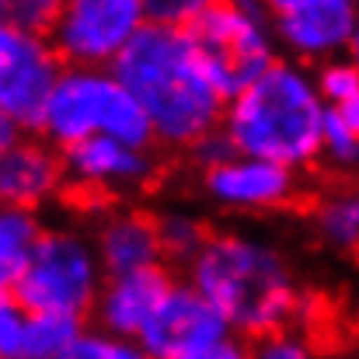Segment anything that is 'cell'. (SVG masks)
I'll return each instance as SVG.
<instances>
[{
	"instance_id": "cell-2",
	"label": "cell",
	"mask_w": 359,
	"mask_h": 359,
	"mask_svg": "<svg viewBox=\"0 0 359 359\" xmlns=\"http://www.w3.org/2000/svg\"><path fill=\"white\" fill-rule=\"evenodd\" d=\"M112 74L147 116L154 143L196 150L217 136L224 95L210 81L189 28L143 25L112 63Z\"/></svg>"
},
{
	"instance_id": "cell-4",
	"label": "cell",
	"mask_w": 359,
	"mask_h": 359,
	"mask_svg": "<svg viewBox=\"0 0 359 359\" xmlns=\"http://www.w3.org/2000/svg\"><path fill=\"white\" fill-rule=\"evenodd\" d=\"M35 136L56 150H67L91 136L154 150L150 122L112 70L63 67L35 122Z\"/></svg>"
},
{
	"instance_id": "cell-7",
	"label": "cell",
	"mask_w": 359,
	"mask_h": 359,
	"mask_svg": "<svg viewBox=\"0 0 359 359\" xmlns=\"http://www.w3.org/2000/svg\"><path fill=\"white\" fill-rule=\"evenodd\" d=\"M143 25V0H60L46 39L63 67L112 70Z\"/></svg>"
},
{
	"instance_id": "cell-10",
	"label": "cell",
	"mask_w": 359,
	"mask_h": 359,
	"mask_svg": "<svg viewBox=\"0 0 359 359\" xmlns=\"http://www.w3.org/2000/svg\"><path fill=\"white\" fill-rule=\"evenodd\" d=\"M60 70L63 63L46 35L0 25V116L11 126L35 129Z\"/></svg>"
},
{
	"instance_id": "cell-5",
	"label": "cell",
	"mask_w": 359,
	"mask_h": 359,
	"mask_svg": "<svg viewBox=\"0 0 359 359\" xmlns=\"http://www.w3.org/2000/svg\"><path fill=\"white\" fill-rule=\"evenodd\" d=\"M102 283L105 272L95 258L88 231L63 224L42 231L21 276L14 279L11 297L25 314L84 325L95 311Z\"/></svg>"
},
{
	"instance_id": "cell-22",
	"label": "cell",
	"mask_w": 359,
	"mask_h": 359,
	"mask_svg": "<svg viewBox=\"0 0 359 359\" xmlns=\"http://www.w3.org/2000/svg\"><path fill=\"white\" fill-rule=\"evenodd\" d=\"M248 353L251 359H328L321 342L304 328H286V332L265 335V339L251 342Z\"/></svg>"
},
{
	"instance_id": "cell-19",
	"label": "cell",
	"mask_w": 359,
	"mask_h": 359,
	"mask_svg": "<svg viewBox=\"0 0 359 359\" xmlns=\"http://www.w3.org/2000/svg\"><path fill=\"white\" fill-rule=\"evenodd\" d=\"M154 227H157V244L164 262H178V265H189L210 238V224L192 210H164L154 217Z\"/></svg>"
},
{
	"instance_id": "cell-15",
	"label": "cell",
	"mask_w": 359,
	"mask_h": 359,
	"mask_svg": "<svg viewBox=\"0 0 359 359\" xmlns=\"http://www.w3.org/2000/svg\"><path fill=\"white\" fill-rule=\"evenodd\" d=\"M175 276H168V269H147V272H126V276H105L98 300H95V328L136 342V335L143 332L147 318L154 314V307L161 304L164 290L171 286Z\"/></svg>"
},
{
	"instance_id": "cell-23",
	"label": "cell",
	"mask_w": 359,
	"mask_h": 359,
	"mask_svg": "<svg viewBox=\"0 0 359 359\" xmlns=\"http://www.w3.org/2000/svg\"><path fill=\"white\" fill-rule=\"evenodd\" d=\"M56 11H60V0H0V25H11L18 32L49 35Z\"/></svg>"
},
{
	"instance_id": "cell-26",
	"label": "cell",
	"mask_w": 359,
	"mask_h": 359,
	"mask_svg": "<svg viewBox=\"0 0 359 359\" xmlns=\"http://www.w3.org/2000/svg\"><path fill=\"white\" fill-rule=\"evenodd\" d=\"M206 0H143L147 25H164V28H189L196 14L203 11Z\"/></svg>"
},
{
	"instance_id": "cell-13",
	"label": "cell",
	"mask_w": 359,
	"mask_h": 359,
	"mask_svg": "<svg viewBox=\"0 0 359 359\" xmlns=\"http://www.w3.org/2000/svg\"><path fill=\"white\" fill-rule=\"evenodd\" d=\"M67 192L60 150L39 136L21 133L0 154V206L39 213L60 203Z\"/></svg>"
},
{
	"instance_id": "cell-16",
	"label": "cell",
	"mask_w": 359,
	"mask_h": 359,
	"mask_svg": "<svg viewBox=\"0 0 359 359\" xmlns=\"http://www.w3.org/2000/svg\"><path fill=\"white\" fill-rule=\"evenodd\" d=\"M311 227L318 241L335 255H353L359 244V199L353 189H328L311 210Z\"/></svg>"
},
{
	"instance_id": "cell-18",
	"label": "cell",
	"mask_w": 359,
	"mask_h": 359,
	"mask_svg": "<svg viewBox=\"0 0 359 359\" xmlns=\"http://www.w3.org/2000/svg\"><path fill=\"white\" fill-rule=\"evenodd\" d=\"M318 164H328L335 175H349L359 164V105L325 109Z\"/></svg>"
},
{
	"instance_id": "cell-11",
	"label": "cell",
	"mask_w": 359,
	"mask_h": 359,
	"mask_svg": "<svg viewBox=\"0 0 359 359\" xmlns=\"http://www.w3.org/2000/svg\"><path fill=\"white\" fill-rule=\"evenodd\" d=\"M67 189L88 199H126L143 192L157 178V157L147 147H129L119 140L91 136L60 150Z\"/></svg>"
},
{
	"instance_id": "cell-24",
	"label": "cell",
	"mask_w": 359,
	"mask_h": 359,
	"mask_svg": "<svg viewBox=\"0 0 359 359\" xmlns=\"http://www.w3.org/2000/svg\"><path fill=\"white\" fill-rule=\"evenodd\" d=\"M63 359H150L136 342L126 339H112L98 328H84L81 339L70 346V353Z\"/></svg>"
},
{
	"instance_id": "cell-6",
	"label": "cell",
	"mask_w": 359,
	"mask_h": 359,
	"mask_svg": "<svg viewBox=\"0 0 359 359\" xmlns=\"http://www.w3.org/2000/svg\"><path fill=\"white\" fill-rule=\"evenodd\" d=\"M189 32L224 102L279 60L269 11L255 0H206Z\"/></svg>"
},
{
	"instance_id": "cell-21",
	"label": "cell",
	"mask_w": 359,
	"mask_h": 359,
	"mask_svg": "<svg viewBox=\"0 0 359 359\" xmlns=\"http://www.w3.org/2000/svg\"><path fill=\"white\" fill-rule=\"evenodd\" d=\"M314 88L325 102V109H342V105H359V67L353 56L321 63L311 70Z\"/></svg>"
},
{
	"instance_id": "cell-14",
	"label": "cell",
	"mask_w": 359,
	"mask_h": 359,
	"mask_svg": "<svg viewBox=\"0 0 359 359\" xmlns=\"http://www.w3.org/2000/svg\"><path fill=\"white\" fill-rule=\"evenodd\" d=\"M95 258L105 276H126V272H147L164 269V255L157 244L154 213L136 206H112L95 220V231H88Z\"/></svg>"
},
{
	"instance_id": "cell-1",
	"label": "cell",
	"mask_w": 359,
	"mask_h": 359,
	"mask_svg": "<svg viewBox=\"0 0 359 359\" xmlns=\"http://www.w3.org/2000/svg\"><path fill=\"white\" fill-rule=\"evenodd\" d=\"M185 283L224 318L231 335L265 339L297 328L304 290L290 255L255 231H210L199 255L185 265Z\"/></svg>"
},
{
	"instance_id": "cell-9",
	"label": "cell",
	"mask_w": 359,
	"mask_h": 359,
	"mask_svg": "<svg viewBox=\"0 0 359 359\" xmlns=\"http://www.w3.org/2000/svg\"><path fill=\"white\" fill-rule=\"evenodd\" d=\"M199 185H203V196L224 213L265 217V213H279L293 206L304 189V178L279 164L224 150L220 157L203 164Z\"/></svg>"
},
{
	"instance_id": "cell-27",
	"label": "cell",
	"mask_w": 359,
	"mask_h": 359,
	"mask_svg": "<svg viewBox=\"0 0 359 359\" xmlns=\"http://www.w3.org/2000/svg\"><path fill=\"white\" fill-rule=\"evenodd\" d=\"M185 359H251V353H248V342L244 339L227 335L224 342H217V346H210L203 353H192V356H185Z\"/></svg>"
},
{
	"instance_id": "cell-28",
	"label": "cell",
	"mask_w": 359,
	"mask_h": 359,
	"mask_svg": "<svg viewBox=\"0 0 359 359\" xmlns=\"http://www.w3.org/2000/svg\"><path fill=\"white\" fill-rule=\"evenodd\" d=\"M18 136H21V129H18V126H11V122L0 116V154H4V150H7V147H11Z\"/></svg>"
},
{
	"instance_id": "cell-3",
	"label": "cell",
	"mask_w": 359,
	"mask_h": 359,
	"mask_svg": "<svg viewBox=\"0 0 359 359\" xmlns=\"http://www.w3.org/2000/svg\"><path fill=\"white\" fill-rule=\"evenodd\" d=\"M321 122L325 102L314 88V74L279 56L265 74L224 102L217 136L231 154L304 175L318 164Z\"/></svg>"
},
{
	"instance_id": "cell-12",
	"label": "cell",
	"mask_w": 359,
	"mask_h": 359,
	"mask_svg": "<svg viewBox=\"0 0 359 359\" xmlns=\"http://www.w3.org/2000/svg\"><path fill=\"white\" fill-rule=\"evenodd\" d=\"M227 335L231 328L224 325V318L185 279H171L161 304L136 335V346L150 359H185L224 342Z\"/></svg>"
},
{
	"instance_id": "cell-25",
	"label": "cell",
	"mask_w": 359,
	"mask_h": 359,
	"mask_svg": "<svg viewBox=\"0 0 359 359\" xmlns=\"http://www.w3.org/2000/svg\"><path fill=\"white\" fill-rule=\"evenodd\" d=\"M28 349V314L14 297H0V359H25Z\"/></svg>"
},
{
	"instance_id": "cell-20",
	"label": "cell",
	"mask_w": 359,
	"mask_h": 359,
	"mask_svg": "<svg viewBox=\"0 0 359 359\" xmlns=\"http://www.w3.org/2000/svg\"><path fill=\"white\" fill-rule=\"evenodd\" d=\"M84 325L63 321V318H39L28 314V349L25 359H63L70 346L81 339Z\"/></svg>"
},
{
	"instance_id": "cell-17",
	"label": "cell",
	"mask_w": 359,
	"mask_h": 359,
	"mask_svg": "<svg viewBox=\"0 0 359 359\" xmlns=\"http://www.w3.org/2000/svg\"><path fill=\"white\" fill-rule=\"evenodd\" d=\"M46 224L39 213L25 210H7L0 206V297H11L14 279L21 276L35 241L42 238Z\"/></svg>"
},
{
	"instance_id": "cell-8",
	"label": "cell",
	"mask_w": 359,
	"mask_h": 359,
	"mask_svg": "<svg viewBox=\"0 0 359 359\" xmlns=\"http://www.w3.org/2000/svg\"><path fill=\"white\" fill-rule=\"evenodd\" d=\"M276 53L297 67H321L353 56L359 39L356 0H272L265 4Z\"/></svg>"
}]
</instances>
